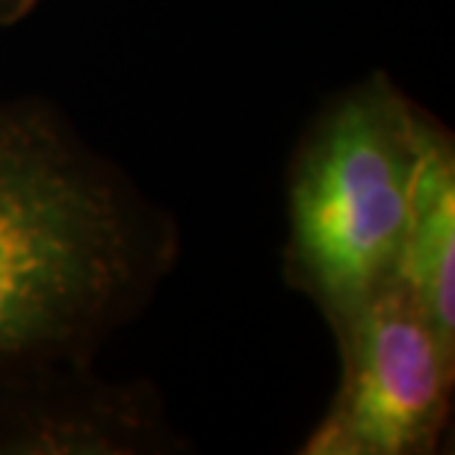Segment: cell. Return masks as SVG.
<instances>
[{
	"label": "cell",
	"instance_id": "obj_1",
	"mask_svg": "<svg viewBox=\"0 0 455 455\" xmlns=\"http://www.w3.org/2000/svg\"><path fill=\"white\" fill-rule=\"evenodd\" d=\"M175 258V228L42 101L0 104V408L89 372Z\"/></svg>",
	"mask_w": 455,
	"mask_h": 455
},
{
	"label": "cell",
	"instance_id": "obj_3",
	"mask_svg": "<svg viewBox=\"0 0 455 455\" xmlns=\"http://www.w3.org/2000/svg\"><path fill=\"white\" fill-rule=\"evenodd\" d=\"M340 385L302 452L426 455L450 426L455 346L390 281L340 331Z\"/></svg>",
	"mask_w": 455,
	"mask_h": 455
},
{
	"label": "cell",
	"instance_id": "obj_5",
	"mask_svg": "<svg viewBox=\"0 0 455 455\" xmlns=\"http://www.w3.org/2000/svg\"><path fill=\"white\" fill-rule=\"evenodd\" d=\"M36 4H39V0H0V27L21 21Z\"/></svg>",
	"mask_w": 455,
	"mask_h": 455
},
{
	"label": "cell",
	"instance_id": "obj_2",
	"mask_svg": "<svg viewBox=\"0 0 455 455\" xmlns=\"http://www.w3.org/2000/svg\"><path fill=\"white\" fill-rule=\"evenodd\" d=\"M447 133L387 75L323 107L287 180V278L340 331L396 275L417 180Z\"/></svg>",
	"mask_w": 455,
	"mask_h": 455
},
{
	"label": "cell",
	"instance_id": "obj_4",
	"mask_svg": "<svg viewBox=\"0 0 455 455\" xmlns=\"http://www.w3.org/2000/svg\"><path fill=\"white\" fill-rule=\"evenodd\" d=\"M455 148L443 133L423 166L394 281L455 346Z\"/></svg>",
	"mask_w": 455,
	"mask_h": 455
}]
</instances>
